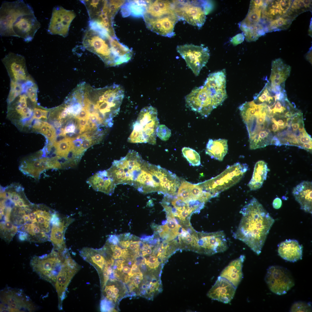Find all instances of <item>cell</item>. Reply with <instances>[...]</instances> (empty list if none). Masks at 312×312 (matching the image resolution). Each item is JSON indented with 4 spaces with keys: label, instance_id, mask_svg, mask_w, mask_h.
<instances>
[{
    "label": "cell",
    "instance_id": "1",
    "mask_svg": "<svg viewBox=\"0 0 312 312\" xmlns=\"http://www.w3.org/2000/svg\"><path fill=\"white\" fill-rule=\"evenodd\" d=\"M116 185L128 184L139 192L164 193L169 181L168 170L149 163L133 150L119 160H115L106 170Z\"/></svg>",
    "mask_w": 312,
    "mask_h": 312
},
{
    "label": "cell",
    "instance_id": "2",
    "mask_svg": "<svg viewBox=\"0 0 312 312\" xmlns=\"http://www.w3.org/2000/svg\"><path fill=\"white\" fill-rule=\"evenodd\" d=\"M240 212L242 215L241 220L233 236L243 242L259 255L274 220L254 197L241 209Z\"/></svg>",
    "mask_w": 312,
    "mask_h": 312
},
{
    "label": "cell",
    "instance_id": "3",
    "mask_svg": "<svg viewBox=\"0 0 312 312\" xmlns=\"http://www.w3.org/2000/svg\"><path fill=\"white\" fill-rule=\"evenodd\" d=\"M41 24L32 8L23 1H3L0 8V34L31 41Z\"/></svg>",
    "mask_w": 312,
    "mask_h": 312
},
{
    "label": "cell",
    "instance_id": "4",
    "mask_svg": "<svg viewBox=\"0 0 312 312\" xmlns=\"http://www.w3.org/2000/svg\"><path fill=\"white\" fill-rule=\"evenodd\" d=\"M226 89L218 86L204 83L196 87L185 97L187 106L207 117L227 98Z\"/></svg>",
    "mask_w": 312,
    "mask_h": 312
},
{
    "label": "cell",
    "instance_id": "5",
    "mask_svg": "<svg viewBox=\"0 0 312 312\" xmlns=\"http://www.w3.org/2000/svg\"><path fill=\"white\" fill-rule=\"evenodd\" d=\"M159 125L156 109L151 106L143 108L133 124L132 131L128 138V142L133 143H148L155 144Z\"/></svg>",
    "mask_w": 312,
    "mask_h": 312
},
{
    "label": "cell",
    "instance_id": "6",
    "mask_svg": "<svg viewBox=\"0 0 312 312\" xmlns=\"http://www.w3.org/2000/svg\"><path fill=\"white\" fill-rule=\"evenodd\" d=\"M69 253L68 250L60 252L53 249L49 254L34 256L30 265L33 271L41 278L54 286L62 263Z\"/></svg>",
    "mask_w": 312,
    "mask_h": 312
},
{
    "label": "cell",
    "instance_id": "7",
    "mask_svg": "<svg viewBox=\"0 0 312 312\" xmlns=\"http://www.w3.org/2000/svg\"><path fill=\"white\" fill-rule=\"evenodd\" d=\"M248 169L247 164L237 162L229 166L218 176L200 183L204 190L216 197L221 191L239 181Z\"/></svg>",
    "mask_w": 312,
    "mask_h": 312
},
{
    "label": "cell",
    "instance_id": "8",
    "mask_svg": "<svg viewBox=\"0 0 312 312\" xmlns=\"http://www.w3.org/2000/svg\"><path fill=\"white\" fill-rule=\"evenodd\" d=\"M112 37L89 28L85 32L82 44L87 50L98 55L106 66H115L118 65L110 45Z\"/></svg>",
    "mask_w": 312,
    "mask_h": 312
},
{
    "label": "cell",
    "instance_id": "9",
    "mask_svg": "<svg viewBox=\"0 0 312 312\" xmlns=\"http://www.w3.org/2000/svg\"><path fill=\"white\" fill-rule=\"evenodd\" d=\"M176 13L179 19L199 27L204 24L207 14L211 8L206 1H173Z\"/></svg>",
    "mask_w": 312,
    "mask_h": 312
},
{
    "label": "cell",
    "instance_id": "10",
    "mask_svg": "<svg viewBox=\"0 0 312 312\" xmlns=\"http://www.w3.org/2000/svg\"><path fill=\"white\" fill-rule=\"evenodd\" d=\"M89 17V27L105 30L112 36H116L113 20L109 14L107 0H83Z\"/></svg>",
    "mask_w": 312,
    "mask_h": 312
},
{
    "label": "cell",
    "instance_id": "11",
    "mask_svg": "<svg viewBox=\"0 0 312 312\" xmlns=\"http://www.w3.org/2000/svg\"><path fill=\"white\" fill-rule=\"evenodd\" d=\"M0 312H32L36 306L22 289L5 287L0 291Z\"/></svg>",
    "mask_w": 312,
    "mask_h": 312
},
{
    "label": "cell",
    "instance_id": "12",
    "mask_svg": "<svg viewBox=\"0 0 312 312\" xmlns=\"http://www.w3.org/2000/svg\"><path fill=\"white\" fill-rule=\"evenodd\" d=\"M177 50L196 76L199 75L210 57L208 48L203 45L185 44L178 46Z\"/></svg>",
    "mask_w": 312,
    "mask_h": 312
},
{
    "label": "cell",
    "instance_id": "13",
    "mask_svg": "<svg viewBox=\"0 0 312 312\" xmlns=\"http://www.w3.org/2000/svg\"><path fill=\"white\" fill-rule=\"evenodd\" d=\"M265 280L270 289L278 295L286 294L295 285L290 271L279 266H270L267 270Z\"/></svg>",
    "mask_w": 312,
    "mask_h": 312
},
{
    "label": "cell",
    "instance_id": "14",
    "mask_svg": "<svg viewBox=\"0 0 312 312\" xmlns=\"http://www.w3.org/2000/svg\"><path fill=\"white\" fill-rule=\"evenodd\" d=\"M81 268V266L72 258L69 253L66 256L57 276L54 286L57 295L59 310L62 309L63 302L66 297L69 283Z\"/></svg>",
    "mask_w": 312,
    "mask_h": 312
},
{
    "label": "cell",
    "instance_id": "15",
    "mask_svg": "<svg viewBox=\"0 0 312 312\" xmlns=\"http://www.w3.org/2000/svg\"><path fill=\"white\" fill-rule=\"evenodd\" d=\"M227 240L222 231L211 233H197L194 251L208 255L224 252L228 249Z\"/></svg>",
    "mask_w": 312,
    "mask_h": 312
},
{
    "label": "cell",
    "instance_id": "16",
    "mask_svg": "<svg viewBox=\"0 0 312 312\" xmlns=\"http://www.w3.org/2000/svg\"><path fill=\"white\" fill-rule=\"evenodd\" d=\"M265 0H251L248 13L239 24L244 34H258L263 32L267 22L262 17V10Z\"/></svg>",
    "mask_w": 312,
    "mask_h": 312
},
{
    "label": "cell",
    "instance_id": "17",
    "mask_svg": "<svg viewBox=\"0 0 312 312\" xmlns=\"http://www.w3.org/2000/svg\"><path fill=\"white\" fill-rule=\"evenodd\" d=\"M75 16L73 10H66L61 6L54 7L48 28V32L51 35L66 37L70 24Z\"/></svg>",
    "mask_w": 312,
    "mask_h": 312
},
{
    "label": "cell",
    "instance_id": "18",
    "mask_svg": "<svg viewBox=\"0 0 312 312\" xmlns=\"http://www.w3.org/2000/svg\"><path fill=\"white\" fill-rule=\"evenodd\" d=\"M1 61L6 68L11 81L23 83L26 81L29 77L25 58L23 56L10 52Z\"/></svg>",
    "mask_w": 312,
    "mask_h": 312
},
{
    "label": "cell",
    "instance_id": "19",
    "mask_svg": "<svg viewBox=\"0 0 312 312\" xmlns=\"http://www.w3.org/2000/svg\"><path fill=\"white\" fill-rule=\"evenodd\" d=\"M74 221L73 218L68 216L61 217L56 212L53 213L50 240L53 245V249L61 252L67 250L64 240L65 233L67 227Z\"/></svg>",
    "mask_w": 312,
    "mask_h": 312
},
{
    "label": "cell",
    "instance_id": "20",
    "mask_svg": "<svg viewBox=\"0 0 312 312\" xmlns=\"http://www.w3.org/2000/svg\"><path fill=\"white\" fill-rule=\"evenodd\" d=\"M176 195L185 201L197 200L204 204L214 197L211 193L203 189L200 183L192 184L185 181H181Z\"/></svg>",
    "mask_w": 312,
    "mask_h": 312
},
{
    "label": "cell",
    "instance_id": "21",
    "mask_svg": "<svg viewBox=\"0 0 312 312\" xmlns=\"http://www.w3.org/2000/svg\"><path fill=\"white\" fill-rule=\"evenodd\" d=\"M144 18L148 29L157 34L169 37L174 35L175 25L180 20L176 14L157 19Z\"/></svg>",
    "mask_w": 312,
    "mask_h": 312
},
{
    "label": "cell",
    "instance_id": "22",
    "mask_svg": "<svg viewBox=\"0 0 312 312\" xmlns=\"http://www.w3.org/2000/svg\"><path fill=\"white\" fill-rule=\"evenodd\" d=\"M236 288L225 278L219 276L207 294L212 300L224 303L230 302L233 298Z\"/></svg>",
    "mask_w": 312,
    "mask_h": 312
},
{
    "label": "cell",
    "instance_id": "23",
    "mask_svg": "<svg viewBox=\"0 0 312 312\" xmlns=\"http://www.w3.org/2000/svg\"><path fill=\"white\" fill-rule=\"evenodd\" d=\"M79 254L84 260L95 268L99 276L106 265L107 259L111 257L103 248L97 249L85 247L80 250Z\"/></svg>",
    "mask_w": 312,
    "mask_h": 312
},
{
    "label": "cell",
    "instance_id": "24",
    "mask_svg": "<svg viewBox=\"0 0 312 312\" xmlns=\"http://www.w3.org/2000/svg\"><path fill=\"white\" fill-rule=\"evenodd\" d=\"M147 5L143 17L157 19L176 14L173 1H146Z\"/></svg>",
    "mask_w": 312,
    "mask_h": 312
},
{
    "label": "cell",
    "instance_id": "25",
    "mask_svg": "<svg viewBox=\"0 0 312 312\" xmlns=\"http://www.w3.org/2000/svg\"><path fill=\"white\" fill-rule=\"evenodd\" d=\"M293 0H266L262 10L263 18L268 21L286 14Z\"/></svg>",
    "mask_w": 312,
    "mask_h": 312
},
{
    "label": "cell",
    "instance_id": "26",
    "mask_svg": "<svg viewBox=\"0 0 312 312\" xmlns=\"http://www.w3.org/2000/svg\"><path fill=\"white\" fill-rule=\"evenodd\" d=\"M292 194L300 209L306 212L312 213V183L303 181L294 188Z\"/></svg>",
    "mask_w": 312,
    "mask_h": 312
},
{
    "label": "cell",
    "instance_id": "27",
    "mask_svg": "<svg viewBox=\"0 0 312 312\" xmlns=\"http://www.w3.org/2000/svg\"><path fill=\"white\" fill-rule=\"evenodd\" d=\"M31 102H32L27 95L23 88L22 92L9 104L10 105L8 107V112L17 115L22 120L29 119L32 117L34 109L32 108L29 104Z\"/></svg>",
    "mask_w": 312,
    "mask_h": 312
},
{
    "label": "cell",
    "instance_id": "28",
    "mask_svg": "<svg viewBox=\"0 0 312 312\" xmlns=\"http://www.w3.org/2000/svg\"><path fill=\"white\" fill-rule=\"evenodd\" d=\"M87 183L95 191L109 195L113 194L116 185L106 170L97 172L89 178Z\"/></svg>",
    "mask_w": 312,
    "mask_h": 312
},
{
    "label": "cell",
    "instance_id": "29",
    "mask_svg": "<svg viewBox=\"0 0 312 312\" xmlns=\"http://www.w3.org/2000/svg\"><path fill=\"white\" fill-rule=\"evenodd\" d=\"M278 252L284 259L294 262L302 259V246L296 240H286L279 244Z\"/></svg>",
    "mask_w": 312,
    "mask_h": 312
},
{
    "label": "cell",
    "instance_id": "30",
    "mask_svg": "<svg viewBox=\"0 0 312 312\" xmlns=\"http://www.w3.org/2000/svg\"><path fill=\"white\" fill-rule=\"evenodd\" d=\"M245 258L244 255L232 261L222 270L220 276L230 282L236 288L243 277L242 268Z\"/></svg>",
    "mask_w": 312,
    "mask_h": 312
},
{
    "label": "cell",
    "instance_id": "31",
    "mask_svg": "<svg viewBox=\"0 0 312 312\" xmlns=\"http://www.w3.org/2000/svg\"><path fill=\"white\" fill-rule=\"evenodd\" d=\"M290 66L286 64L281 58L273 60L272 63L271 73L269 81L273 86L285 85L286 80L289 76Z\"/></svg>",
    "mask_w": 312,
    "mask_h": 312
},
{
    "label": "cell",
    "instance_id": "32",
    "mask_svg": "<svg viewBox=\"0 0 312 312\" xmlns=\"http://www.w3.org/2000/svg\"><path fill=\"white\" fill-rule=\"evenodd\" d=\"M18 231L25 233L27 240L31 242L42 243L50 240V237L38 223H27L19 226Z\"/></svg>",
    "mask_w": 312,
    "mask_h": 312
},
{
    "label": "cell",
    "instance_id": "33",
    "mask_svg": "<svg viewBox=\"0 0 312 312\" xmlns=\"http://www.w3.org/2000/svg\"><path fill=\"white\" fill-rule=\"evenodd\" d=\"M48 160L49 158L44 157L25 161L22 163L20 169L26 174L38 178L42 171L49 169Z\"/></svg>",
    "mask_w": 312,
    "mask_h": 312
},
{
    "label": "cell",
    "instance_id": "34",
    "mask_svg": "<svg viewBox=\"0 0 312 312\" xmlns=\"http://www.w3.org/2000/svg\"><path fill=\"white\" fill-rule=\"evenodd\" d=\"M228 150L227 140L209 139L206 145L205 153L211 158L222 161L227 153Z\"/></svg>",
    "mask_w": 312,
    "mask_h": 312
},
{
    "label": "cell",
    "instance_id": "35",
    "mask_svg": "<svg viewBox=\"0 0 312 312\" xmlns=\"http://www.w3.org/2000/svg\"><path fill=\"white\" fill-rule=\"evenodd\" d=\"M268 172L267 164L260 160L255 164L252 177L248 185L250 190H256L260 188L266 180Z\"/></svg>",
    "mask_w": 312,
    "mask_h": 312
},
{
    "label": "cell",
    "instance_id": "36",
    "mask_svg": "<svg viewBox=\"0 0 312 312\" xmlns=\"http://www.w3.org/2000/svg\"><path fill=\"white\" fill-rule=\"evenodd\" d=\"M146 1L133 0L125 1L122 6L121 12L123 17L131 15L133 17L144 16L145 12Z\"/></svg>",
    "mask_w": 312,
    "mask_h": 312
},
{
    "label": "cell",
    "instance_id": "37",
    "mask_svg": "<svg viewBox=\"0 0 312 312\" xmlns=\"http://www.w3.org/2000/svg\"><path fill=\"white\" fill-rule=\"evenodd\" d=\"M295 19L287 14L268 23L267 27L268 32L286 29L290 26Z\"/></svg>",
    "mask_w": 312,
    "mask_h": 312
},
{
    "label": "cell",
    "instance_id": "38",
    "mask_svg": "<svg viewBox=\"0 0 312 312\" xmlns=\"http://www.w3.org/2000/svg\"><path fill=\"white\" fill-rule=\"evenodd\" d=\"M311 0H294L287 14L295 19L301 14L307 11H311Z\"/></svg>",
    "mask_w": 312,
    "mask_h": 312
},
{
    "label": "cell",
    "instance_id": "39",
    "mask_svg": "<svg viewBox=\"0 0 312 312\" xmlns=\"http://www.w3.org/2000/svg\"><path fill=\"white\" fill-rule=\"evenodd\" d=\"M32 128L35 131L43 135L51 142H53L55 139L56 130L48 122L37 120L34 123Z\"/></svg>",
    "mask_w": 312,
    "mask_h": 312
},
{
    "label": "cell",
    "instance_id": "40",
    "mask_svg": "<svg viewBox=\"0 0 312 312\" xmlns=\"http://www.w3.org/2000/svg\"><path fill=\"white\" fill-rule=\"evenodd\" d=\"M18 227L10 220H3L0 223V236L2 239L9 243L18 231Z\"/></svg>",
    "mask_w": 312,
    "mask_h": 312
},
{
    "label": "cell",
    "instance_id": "41",
    "mask_svg": "<svg viewBox=\"0 0 312 312\" xmlns=\"http://www.w3.org/2000/svg\"><path fill=\"white\" fill-rule=\"evenodd\" d=\"M115 280H109L103 289L104 297L109 302H117L120 294V289L115 283Z\"/></svg>",
    "mask_w": 312,
    "mask_h": 312
},
{
    "label": "cell",
    "instance_id": "42",
    "mask_svg": "<svg viewBox=\"0 0 312 312\" xmlns=\"http://www.w3.org/2000/svg\"><path fill=\"white\" fill-rule=\"evenodd\" d=\"M103 248L106 252L114 259H126L131 255L128 249H122L117 245L110 244L107 242Z\"/></svg>",
    "mask_w": 312,
    "mask_h": 312
},
{
    "label": "cell",
    "instance_id": "43",
    "mask_svg": "<svg viewBox=\"0 0 312 312\" xmlns=\"http://www.w3.org/2000/svg\"><path fill=\"white\" fill-rule=\"evenodd\" d=\"M182 152L183 157L190 165L193 166H198L200 165V156L195 150L185 147L182 148Z\"/></svg>",
    "mask_w": 312,
    "mask_h": 312
},
{
    "label": "cell",
    "instance_id": "44",
    "mask_svg": "<svg viewBox=\"0 0 312 312\" xmlns=\"http://www.w3.org/2000/svg\"><path fill=\"white\" fill-rule=\"evenodd\" d=\"M124 0L108 1V11L110 16L113 19L117 11L125 2Z\"/></svg>",
    "mask_w": 312,
    "mask_h": 312
},
{
    "label": "cell",
    "instance_id": "45",
    "mask_svg": "<svg viewBox=\"0 0 312 312\" xmlns=\"http://www.w3.org/2000/svg\"><path fill=\"white\" fill-rule=\"evenodd\" d=\"M312 310L310 303L299 301L295 302L291 307L290 312H309Z\"/></svg>",
    "mask_w": 312,
    "mask_h": 312
},
{
    "label": "cell",
    "instance_id": "46",
    "mask_svg": "<svg viewBox=\"0 0 312 312\" xmlns=\"http://www.w3.org/2000/svg\"><path fill=\"white\" fill-rule=\"evenodd\" d=\"M144 263L149 269L156 270L162 263L156 256L151 255L147 258L144 257Z\"/></svg>",
    "mask_w": 312,
    "mask_h": 312
},
{
    "label": "cell",
    "instance_id": "47",
    "mask_svg": "<svg viewBox=\"0 0 312 312\" xmlns=\"http://www.w3.org/2000/svg\"><path fill=\"white\" fill-rule=\"evenodd\" d=\"M50 111V110L36 106L31 119L32 121L34 119H46L49 115Z\"/></svg>",
    "mask_w": 312,
    "mask_h": 312
},
{
    "label": "cell",
    "instance_id": "48",
    "mask_svg": "<svg viewBox=\"0 0 312 312\" xmlns=\"http://www.w3.org/2000/svg\"><path fill=\"white\" fill-rule=\"evenodd\" d=\"M157 135L161 140L167 141L171 136V131L165 125H160L158 128Z\"/></svg>",
    "mask_w": 312,
    "mask_h": 312
},
{
    "label": "cell",
    "instance_id": "49",
    "mask_svg": "<svg viewBox=\"0 0 312 312\" xmlns=\"http://www.w3.org/2000/svg\"><path fill=\"white\" fill-rule=\"evenodd\" d=\"M131 277L132 278V282L130 285L132 289L135 288H138L141 285V283L143 279V274L140 271L135 274Z\"/></svg>",
    "mask_w": 312,
    "mask_h": 312
},
{
    "label": "cell",
    "instance_id": "50",
    "mask_svg": "<svg viewBox=\"0 0 312 312\" xmlns=\"http://www.w3.org/2000/svg\"><path fill=\"white\" fill-rule=\"evenodd\" d=\"M90 114L88 111L82 108L81 107L80 111L76 117L79 119H85L89 120L90 118Z\"/></svg>",
    "mask_w": 312,
    "mask_h": 312
},
{
    "label": "cell",
    "instance_id": "51",
    "mask_svg": "<svg viewBox=\"0 0 312 312\" xmlns=\"http://www.w3.org/2000/svg\"><path fill=\"white\" fill-rule=\"evenodd\" d=\"M88 120L85 119H79V128L80 130V133L86 131Z\"/></svg>",
    "mask_w": 312,
    "mask_h": 312
},
{
    "label": "cell",
    "instance_id": "52",
    "mask_svg": "<svg viewBox=\"0 0 312 312\" xmlns=\"http://www.w3.org/2000/svg\"><path fill=\"white\" fill-rule=\"evenodd\" d=\"M92 144V138L87 136L82 141L81 146L82 148L85 150L89 148L91 145Z\"/></svg>",
    "mask_w": 312,
    "mask_h": 312
},
{
    "label": "cell",
    "instance_id": "53",
    "mask_svg": "<svg viewBox=\"0 0 312 312\" xmlns=\"http://www.w3.org/2000/svg\"><path fill=\"white\" fill-rule=\"evenodd\" d=\"M120 241L119 236L115 235H111L108 238L107 242L109 244L117 245Z\"/></svg>",
    "mask_w": 312,
    "mask_h": 312
},
{
    "label": "cell",
    "instance_id": "54",
    "mask_svg": "<svg viewBox=\"0 0 312 312\" xmlns=\"http://www.w3.org/2000/svg\"><path fill=\"white\" fill-rule=\"evenodd\" d=\"M140 241H133L131 240V243L129 247L130 250L135 251L139 248V242Z\"/></svg>",
    "mask_w": 312,
    "mask_h": 312
},
{
    "label": "cell",
    "instance_id": "55",
    "mask_svg": "<svg viewBox=\"0 0 312 312\" xmlns=\"http://www.w3.org/2000/svg\"><path fill=\"white\" fill-rule=\"evenodd\" d=\"M96 129V125L93 123L90 119L88 120L86 131L88 130H94Z\"/></svg>",
    "mask_w": 312,
    "mask_h": 312
},
{
    "label": "cell",
    "instance_id": "56",
    "mask_svg": "<svg viewBox=\"0 0 312 312\" xmlns=\"http://www.w3.org/2000/svg\"><path fill=\"white\" fill-rule=\"evenodd\" d=\"M281 200L279 198H276L273 201V207L275 209H278L281 207Z\"/></svg>",
    "mask_w": 312,
    "mask_h": 312
},
{
    "label": "cell",
    "instance_id": "57",
    "mask_svg": "<svg viewBox=\"0 0 312 312\" xmlns=\"http://www.w3.org/2000/svg\"><path fill=\"white\" fill-rule=\"evenodd\" d=\"M131 240H121L118 242L119 245L122 247L127 248L129 247Z\"/></svg>",
    "mask_w": 312,
    "mask_h": 312
},
{
    "label": "cell",
    "instance_id": "58",
    "mask_svg": "<svg viewBox=\"0 0 312 312\" xmlns=\"http://www.w3.org/2000/svg\"><path fill=\"white\" fill-rule=\"evenodd\" d=\"M170 242L169 241L166 240L162 243L161 247L164 249H166L169 246Z\"/></svg>",
    "mask_w": 312,
    "mask_h": 312
},
{
    "label": "cell",
    "instance_id": "59",
    "mask_svg": "<svg viewBox=\"0 0 312 312\" xmlns=\"http://www.w3.org/2000/svg\"><path fill=\"white\" fill-rule=\"evenodd\" d=\"M309 35L311 36H312V22H311H311H310V27H309Z\"/></svg>",
    "mask_w": 312,
    "mask_h": 312
}]
</instances>
